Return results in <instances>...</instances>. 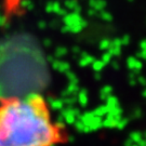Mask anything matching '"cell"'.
<instances>
[{"mask_svg": "<svg viewBox=\"0 0 146 146\" xmlns=\"http://www.w3.org/2000/svg\"><path fill=\"white\" fill-rule=\"evenodd\" d=\"M68 129L41 93L0 98V146H61Z\"/></svg>", "mask_w": 146, "mask_h": 146, "instance_id": "1", "label": "cell"}]
</instances>
